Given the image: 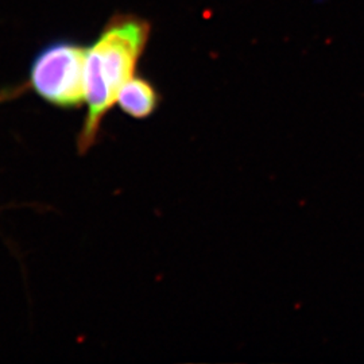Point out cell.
I'll return each instance as SVG.
<instances>
[{
  "mask_svg": "<svg viewBox=\"0 0 364 364\" xmlns=\"http://www.w3.org/2000/svg\"><path fill=\"white\" fill-rule=\"evenodd\" d=\"M149 37L147 21L124 14L112 18L87 49L84 76L87 114L77 138L80 154H85L96 144L105 117L117 105L119 91L135 76Z\"/></svg>",
  "mask_w": 364,
  "mask_h": 364,
  "instance_id": "1",
  "label": "cell"
},
{
  "mask_svg": "<svg viewBox=\"0 0 364 364\" xmlns=\"http://www.w3.org/2000/svg\"><path fill=\"white\" fill-rule=\"evenodd\" d=\"M87 48L72 41H55L33 60L28 76L31 88L42 100L63 109L85 103Z\"/></svg>",
  "mask_w": 364,
  "mask_h": 364,
  "instance_id": "2",
  "label": "cell"
},
{
  "mask_svg": "<svg viewBox=\"0 0 364 364\" xmlns=\"http://www.w3.org/2000/svg\"><path fill=\"white\" fill-rule=\"evenodd\" d=\"M117 105L127 117L146 119L156 112L159 105V93L154 84L135 75L119 91Z\"/></svg>",
  "mask_w": 364,
  "mask_h": 364,
  "instance_id": "3",
  "label": "cell"
}]
</instances>
